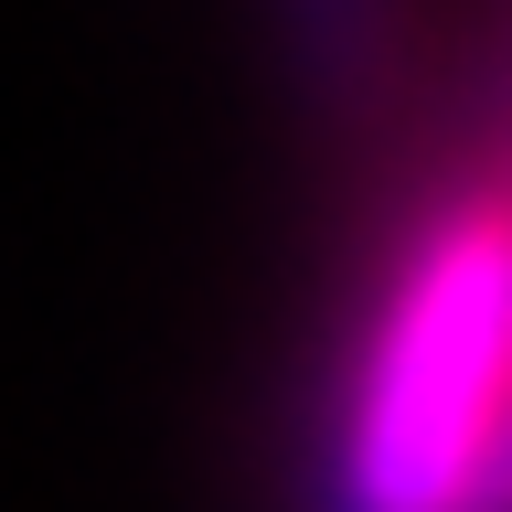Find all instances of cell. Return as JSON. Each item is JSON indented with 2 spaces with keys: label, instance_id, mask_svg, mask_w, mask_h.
<instances>
[{
  "label": "cell",
  "instance_id": "obj_1",
  "mask_svg": "<svg viewBox=\"0 0 512 512\" xmlns=\"http://www.w3.org/2000/svg\"><path fill=\"white\" fill-rule=\"evenodd\" d=\"M320 491L331 512H512V160L427 182L374 256Z\"/></svg>",
  "mask_w": 512,
  "mask_h": 512
}]
</instances>
